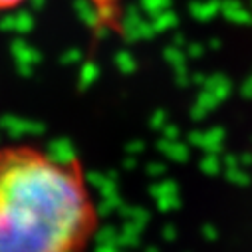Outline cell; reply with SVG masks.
Masks as SVG:
<instances>
[{"instance_id":"obj_2","label":"cell","mask_w":252,"mask_h":252,"mask_svg":"<svg viewBox=\"0 0 252 252\" xmlns=\"http://www.w3.org/2000/svg\"><path fill=\"white\" fill-rule=\"evenodd\" d=\"M28 0H0V14H8L12 10H18Z\"/></svg>"},{"instance_id":"obj_1","label":"cell","mask_w":252,"mask_h":252,"mask_svg":"<svg viewBox=\"0 0 252 252\" xmlns=\"http://www.w3.org/2000/svg\"><path fill=\"white\" fill-rule=\"evenodd\" d=\"M99 213L78 157L0 143V252H88Z\"/></svg>"}]
</instances>
